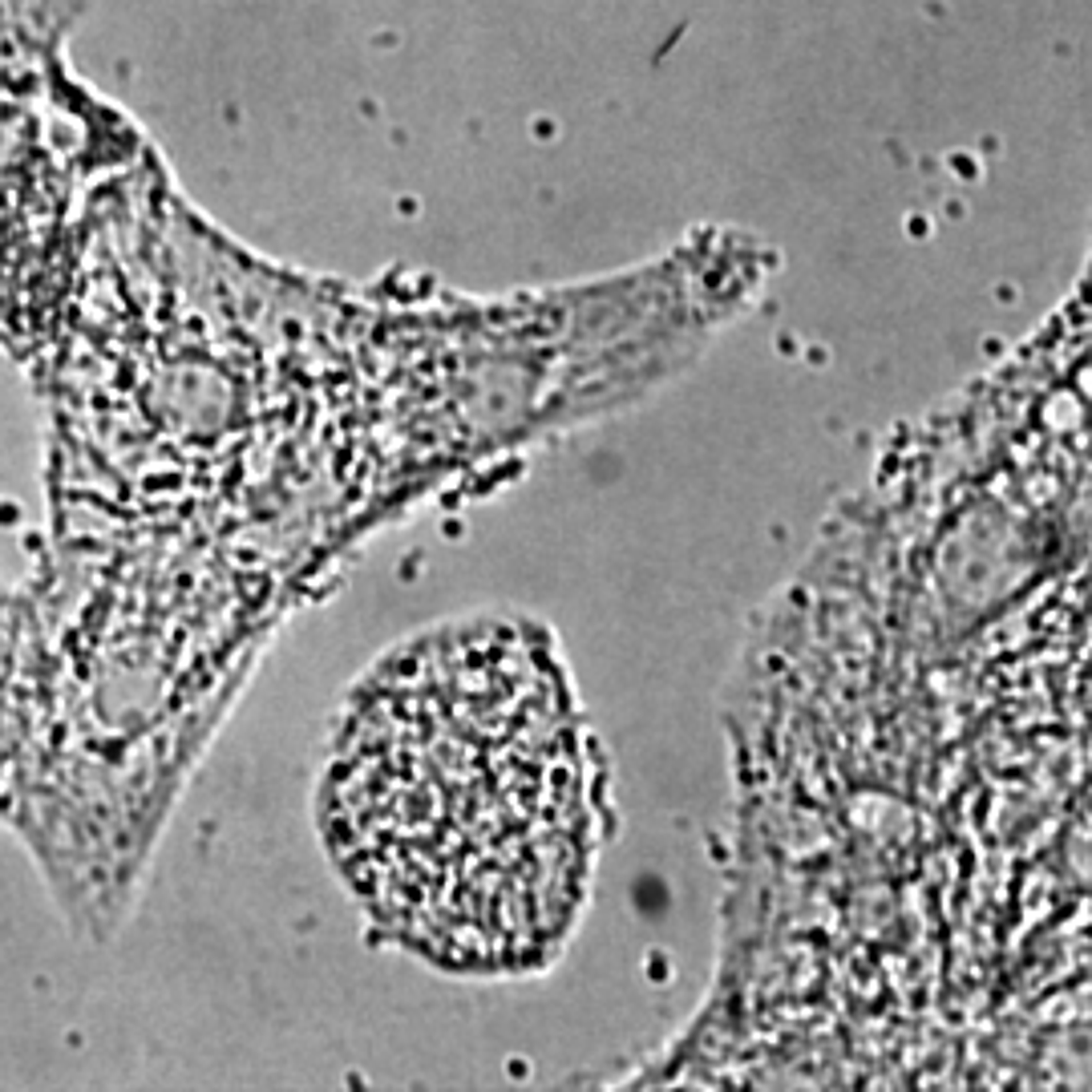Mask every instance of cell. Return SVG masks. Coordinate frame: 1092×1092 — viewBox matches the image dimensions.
Returning <instances> with one entry per match:
<instances>
[{
    "label": "cell",
    "instance_id": "obj_1",
    "mask_svg": "<svg viewBox=\"0 0 1092 1092\" xmlns=\"http://www.w3.org/2000/svg\"><path fill=\"white\" fill-rule=\"evenodd\" d=\"M328 830L397 939L462 971L543 963L591 870V773L559 664L510 624L376 672L328 765Z\"/></svg>",
    "mask_w": 1092,
    "mask_h": 1092
}]
</instances>
